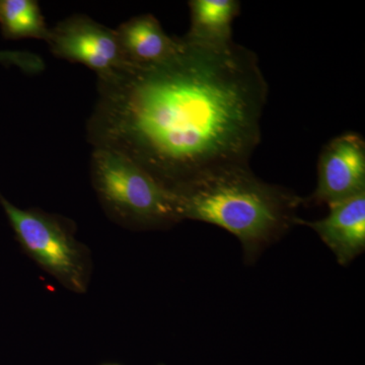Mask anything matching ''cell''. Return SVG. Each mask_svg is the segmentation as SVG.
Wrapping results in <instances>:
<instances>
[{"label": "cell", "instance_id": "cell-1", "mask_svg": "<svg viewBox=\"0 0 365 365\" xmlns=\"http://www.w3.org/2000/svg\"><path fill=\"white\" fill-rule=\"evenodd\" d=\"M268 93L249 48L180 37L163 61L125 63L98 76L88 143L126 155L172 190L205 170L249 165Z\"/></svg>", "mask_w": 365, "mask_h": 365}, {"label": "cell", "instance_id": "cell-6", "mask_svg": "<svg viewBox=\"0 0 365 365\" xmlns=\"http://www.w3.org/2000/svg\"><path fill=\"white\" fill-rule=\"evenodd\" d=\"M365 192V140L355 132L334 137L319 153L318 180L304 202H337Z\"/></svg>", "mask_w": 365, "mask_h": 365}, {"label": "cell", "instance_id": "cell-7", "mask_svg": "<svg viewBox=\"0 0 365 365\" xmlns=\"http://www.w3.org/2000/svg\"><path fill=\"white\" fill-rule=\"evenodd\" d=\"M327 206L325 217L314 222L299 218L297 225L312 228L346 267L365 251V192Z\"/></svg>", "mask_w": 365, "mask_h": 365}, {"label": "cell", "instance_id": "cell-8", "mask_svg": "<svg viewBox=\"0 0 365 365\" xmlns=\"http://www.w3.org/2000/svg\"><path fill=\"white\" fill-rule=\"evenodd\" d=\"M118 41L126 63L150 66L174 54L180 37H170L153 14L134 16L116 29Z\"/></svg>", "mask_w": 365, "mask_h": 365}, {"label": "cell", "instance_id": "cell-5", "mask_svg": "<svg viewBox=\"0 0 365 365\" xmlns=\"http://www.w3.org/2000/svg\"><path fill=\"white\" fill-rule=\"evenodd\" d=\"M57 58L88 67L98 76L126 63L116 31L86 14H73L50 29L46 41Z\"/></svg>", "mask_w": 365, "mask_h": 365}, {"label": "cell", "instance_id": "cell-9", "mask_svg": "<svg viewBox=\"0 0 365 365\" xmlns=\"http://www.w3.org/2000/svg\"><path fill=\"white\" fill-rule=\"evenodd\" d=\"M190 29L185 39L197 44L225 47L232 44V25L241 14L237 0H191Z\"/></svg>", "mask_w": 365, "mask_h": 365}, {"label": "cell", "instance_id": "cell-4", "mask_svg": "<svg viewBox=\"0 0 365 365\" xmlns=\"http://www.w3.org/2000/svg\"><path fill=\"white\" fill-rule=\"evenodd\" d=\"M0 204L25 253L66 289L85 294L91 259L88 248L76 240L73 223L41 209L18 207L1 193Z\"/></svg>", "mask_w": 365, "mask_h": 365}, {"label": "cell", "instance_id": "cell-11", "mask_svg": "<svg viewBox=\"0 0 365 365\" xmlns=\"http://www.w3.org/2000/svg\"><path fill=\"white\" fill-rule=\"evenodd\" d=\"M107 365H116V364H107Z\"/></svg>", "mask_w": 365, "mask_h": 365}, {"label": "cell", "instance_id": "cell-10", "mask_svg": "<svg viewBox=\"0 0 365 365\" xmlns=\"http://www.w3.org/2000/svg\"><path fill=\"white\" fill-rule=\"evenodd\" d=\"M0 30L9 40L46 42L50 34L39 2L36 0H0Z\"/></svg>", "mask_w": 365, "mask_h": 365}, {"label": "cell", "instance_id": "cell-3", "mask_svg": "<svg viewBox=\"0 0 365 365\" xmlns=\"http://www.w3.org/2000/svg\"><path fill=\"white\" fill-rule=\"evenodd\" d=\"M91 179L106 213L125 227L165 230L181 222L172 190L118 151L93 148Z\"/></svg>", "mask_w": 365, "mask_h": 365}, {"label": "cell", "instance_id": "cell-2", "mask_svg": "<svg viewBox=\"0 0 365 365\" xmlns=\"http://www.w3.org/2000/svg\"><path fill=\"white\" fill-rule=\"evenodd\" d=\"M172 192L181 222L208 223L235 235L247 264L297 225V210L304 203L292 190L264 182L249 165L205 170Z\"/></svg>", "mask_w": 365, "mask_h": 365}]
</instances>
